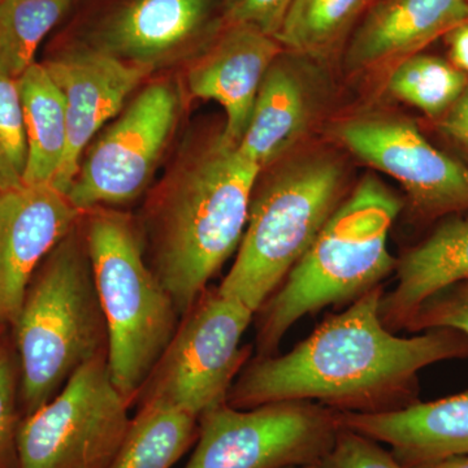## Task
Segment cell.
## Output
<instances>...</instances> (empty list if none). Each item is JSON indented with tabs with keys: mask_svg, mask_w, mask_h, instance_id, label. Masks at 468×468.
<instances>
[{
	"mask_svg": "<svg viewBox=\"0 0 468 468\" xmlns=\"http://www.w3.org/2000/svg\"><path fill=\"white\" fill-rule=\"evenodd\" d=\"M383 286L326 318L282 356H254L227 403L248 410L313 401L337 412L381 414L418 402V374L442 360L468 358V337L449 328L399 337L380 316Z\"/></svg>",
	"mask_w": 468,
	"mask_h": 468,
	"instance_id": "cell-1",
	"label": "cell"
},
{
	"mask_svg": "<svg viewBox=\"0 0 468 468\" xmlns=\"http://www.w3.org/2000/svg\"><path fill=\"white\" fill-rule=\"evenodd\" d=\"M261 171L218 134L146 206L138 224L147 261L180 318L239 249Z\"/></svg>",
	"mask_w": 468,
	"mask_h": 468,
	"instance_id": "cell-2",
	"label": "cell"
},
{
	"mask_svg": "<svg viewBox=\"0 0 468 468\" xmlns=\"http://www.w3.org/2000/svg\"><path fill=\"white\" fill-rule=\"evenodd\" d=\"M402 201L377 177L363 178L258 311L257 356H276L298 320L358 300L397 267L388 239Z\"/></svg>",
	"mask_w": 468,
	"mask_h": 468,
	"instance_id": "cell-3",
	"label": "cell"
},
{
	"mask_svg": "<svg viewBox=\"0 0 468 468\" xmlns=\"http://www.w3.org/2000/svg\"><path fill=\"white\" fill-rule=\"evenodd\" d=\"M14 326L23 418L54 399L77 369L109 353L81 218L37 268Z\"/></svg>",
	"mask_w": 468,
	"mask_h": 468,
	"instance_id": "cell-4",
	"label": "cell"
},
{
	"mask_svg": "<svg viewBox=\"0 0 468 468\" xmlns=\"http://www.w3.org/2000/svg\"><path fill=\"white\" fill-rule=\"evenodd\" d=\"M81 221L109 329L111 378L133 406L181 318L151 270L140 224L131 214L95 208Z\"/></svg>",
	"mask_w": 468,
	"mask_h": 468,
	"instance_id": "cell-5",
	"label": "cell"
},
{
	"mask_svg": "<svg viewBox=\"0 0 468 468\" xmlns=\"http://www.w3.org/2000/svg\"><path fill=\"white\" fill-rule=\"evenodd\" d=\"M343 183L337 163L311 156L254 190L236 261L218 292L257 315L341 205Z\"/></svg>",
	"mask_w": 468,
	"mask_h": 468,
	"instance_id": "cell-6",
	"label": "cell"
},
{
	"mask_svg": "<svg viewBox=\"0 0 468 468\" xmlns=\"http://www.w3.org/2000/svg\"><path fill=\"white\" fill-rule=\"evenodd\" d=\"M254 311L207 288L181 316L174 337L154 366L135 405L162 403L201 418L227 402L250 360L242 337Z\"/></svg>",
	"mask_w": 468,
	"mask_h": 468,
	"instance_id": "cell-7",
	"label": "cell"
},
{
	"mask_svg": "<svg viewBox=\"0 0 468 468\" xmlns=\"http://www.w3.org/2000/svg\"><path fill=\"white\" fill-rule=\"evenodd\" d=\"M131 408L111 378L109 353L101 354L23 418L17 468H110L131 426Z\"/></svg>",
	"mask_w": 468,
	"mask_h": 468,
	"instance_id": "cell-8",
	"label": "cell"
},
{
	"mask_svg": "<svg viewBox=\"0 0 468 468\" xmlns=\"http://www.w3.org/2000/svg\"><path fill=\"white\" fill-rule=\"evenodd\" d=\"M338 430V412L318 402H273L248 410L224 402L199 418L196 451L185 468L318 466Z\"/></svg>",
	"mask_w": 468,
	"mask_h": 468,
	"instance_id": "cell-9",
	"label": "cell"
},
{
	"mask_svg": "<svg viewBox=\"0 0 468 468\" xmlns=\"http://www.w3.org/2000/svg\"><path fill=\"white\" fill-rule=\"evenodd\" d=\"M178 113L180 94L174 84L165 80L144 88L89 150L66 193L70 203L84 214L129 205L143 196Z\"/></svg>",
	"mask_w": 468,
	"mask_h": 468,
	"instance_id": "cell-10",
	"label": "cell"
},
{
	"mask_svg": "<svg viewBox=\"0 0 468 468\" xmlns=\"http://www.w3.org/2000/svg\"><path fill=\"white\" fill-rule=\"evenodd\" d=\"M337 137L363 162L392 176L427 217L468 208V167L437 150L411 122L360 117L345 122Z\"/></svg>",
	"mask_w": 468,
	"mask_h": 468,
	"instance_id": "cell-11",
	"label": "cell"
},
{
	"mask_svg": "<svg viewBox=\"0 0 468 468\" xmlns=\"http://www.w3.org/2000/svg\"><path fill=\"white\" fill-rule=\"evenodd\" d=\"M43 66L66 104L67 153L52 183L66 194L92 138L101 126L122 112L129 95L154 70L122 60L98 46L61 52Z\"/></svg>",
	"mask_w": 468,
	"mask_h": 468,
	"instance_id": "cell-12",
	"label": "cell"
},
{
	"mask_svg": "<svg viewBox=\"0 0 468 468\" xmlns=\"http://www.w3.org/2000/svg\"><path fill=\"white\" fill-rule=\"evenodd\" d=\"M81 217L51 184L0 192V324H15L37 268Z\"/></svg>",
	"mask_w": 468,
	"mask_h": 468,
	"instance_id": "cell-13",
	"label": "cell"
},
{
	"mask_svg": "<svg viewBox=\"0 0 468 468\" xmlns=\"http://www.w3.org/2000/svg\"><path fill=\"white\" fill-rule=\"evenodd\" d=\"M282 45L276 38L246 24H233L187 70L193 97L215 101L226 111L221 138L237 144L250 122L261 81Z\"/></svg>",
	"mask_w": 468,
	"mask_h": 468,
	"instance_id": "cell-14",
	"label": "cell"
},
{
	"mask_svg": "<svg viewBox=\"0 0 468 468\" xmlns=\"http://www.w3.org/2000/svg\"><path fill=\"white\" fill-rule=\"evenodd\" d=\"M338 421L389 445L406 468H427L468 455V390L381 414L338 412Z\"/></svg>",
	"mask_w": 468,
	"mask_h": 468,
	"instance_id": "cell-15",
	"label": "cell"
},
{
	"mask_svg": "<svg viewBox=\"0 0 468 468\" xmlns=\"http://www.w3.org/2000/svg\"><path fill=\"white\" fill-rule=\"evenodd\" d=\"M212 0H132L101 30L98 48L135 66H165L202 32Z\"/></svg>",
	"mask_w": 468,
	"mask_h": 468,
	"instance_id": "cell-16",
	"label": "cell"
},
{
	"mask_svg": "<svg viewBox=\"0 0 468 468\" xmlns=\"http://www.w3.org/2000/svg\"><path fill=\"white\" fill-rule=\"evenodd\" d=\"M466 21V0H380L354 34L347 66L363 69L403 60Z\"/></svg>",
	"mask_w": 468,
	"mask_h": 468,
	"instance_id": "cell-17",
	"label": "cell"
},
{
	"mask_svg": "<svg viewBox=\"0 0 468 468\" xmlns=\"http://www.w3.org/2000/svg\"><path fill=\"white\" fill-rule=\"evenodd\" d=\"M397 285L380 301L389 331L405 329L418 307L446 286L468 280V218L446 220L397 261Z\"/></svg>",
	"mask_w": 468,
	"mask_h": 468,
	"instance_id": "cell-18",
	"label": "cell"
},
{
	"mask_svg": "<svg viewBox=\"0 0 468 468\" xmlns=\"http://www.w3.org/2000/svg\"><path fill=\"white\" fill-rule=\"evenodd\" d=\"M309 119V101L300 76L279 58L267 70L239 153L263 169L297 143Z\"/></svg>",
	"mask_w": 468,
	"mask_h": 468,
	"instance_id": "cell-19",
	"label": "cell"
},
{
	"mask_svg": "<svg viewBox=\"0 0 468 468\" xmlns=\"http://www.w3.org/2000/svg\"><path fill=\"white\" fill-rule=\"evenodd\" d=\"M26 129L27 162L24 184L54 183L67 153L66 104L42 64H33L17 80Z\"/></svg>",
	"mask_w": 468,
	"mask_h": 468,
	"instance_id": "cell-20",
	"label": "cell"
},
{
	"mask_svg": "<svg viewBox=\"0 0 468 468\" xmlns=\"http://www.w3.org/2000/svg\"><path fill=\"white\" fill-rule=\"evenodd\" d=\"M198 435L196 415L162 403L138 405L110 468H172Z\"/></svg>",
	"mask_w": 468,
	"mask_h": 468,
	"instance_id": "cell-21",
	"label": "cell"
},
{
	"mask_svg": "<svg viewBox=\"0 0 468 468\" xmlns=\"http://www.w3.org/2000/svg\"><path fill=\"white\" fill-rule=\"evenodd\" d=\"M73 0L0 2V75L20 79L36 64L43 39L61 20Z\"/></svg>",
	"mask_w": 468,
	"mask_h": 468,
	"instance_id": "cell-22",
	"label": "cell"
},
{
	"mask_svg": "<svg viewBox=\"0 0 468 468\" xmlns=\"http://www.w3.org/2000/svg\"><path fill=\"white\" fill-rule=\"evenodd\" d=\"M369 0H292L277 42L301 54H324L353 26Z\"/></svg>",
	"mask_w": 468,
	"mask_h": 468,
	"instance_id": "cell-23",
	"label": "cell"
},
{
	"mask_svg": "<svg viewBox=\"0 0 468 468\" xmlns=\"http://www.w3.org/2000/svg\"><path fill=\"white\" fill-rule=\"evenodd\" d=\"M467 86L466 73L441 58L411 55L389 79L390 92L431 117L448 112Z\"/></svg>",
	"mask_w": 468,
	"mask_h": 468,
	"instance_id": "cell-24",
	"label": "cell"
},
{
	"mask_svg": "<svg viewBox=\"0 0 468 468\" xmlns=\"http://www.w3.org/2000/svg\"><path fill=\"white\" fill-rule=\"evenodd\" d=\"M26 129L16 80L0 75V192L24 185Z\"/></svg>",
	"mask_w": 468,
	"mask_h": 468,
	"instance_id": "cell-25",
	"label": "cell"
},
{
	"mask_svg": "<svg viewBox=\"0 0 468 468\" xmlns=\"http://www.w3.org/2000/svg\"><path fill=\"white\" fill-rule=\"evenodd\" d=\"M435 328L454 329L468 337V280L446 286L427 298L405 329L419 334Z\"/></svg>",
	"mask_w": 468,
	"mask_h": 468,
	"instance_id": "cell-26",
	"label": "cell"
},
{
	"mask_svg": "<svg viewBox=\"0 0 468 468\" xmlns=\"http://www.w3.org/2000/svg\"><path fill=\"white\" fill-rule=\"evenodd\" d=\"M319 468H406L380 442L341 426Z\"/></svg>",
	"mask_w": 468,
	"mask_h": 468,
	"instance_id": "cell-27",
	"label": "cell"
},
{
	"mask_svg": "<svg viewBox=\"0 0 468 468\" xmlns=\"http://www.w3.org/2000/svg\"><path fill=\"white\" fill-rule=\"evenodd\" d=\"M18 414L16 374L7 351L0 349V468H17Z\"/></svg>",
	"mask_w": 468,
	"mask_h": 468,
	"instance_id": "cell-28",
	"label": "cell"
},
{
	"mask_svg": "<svg viewBox=\"0 0 468 468\" xmlns=\"http://www.w3.org/2000/svg\"><path fill=\"white\" fill-rule=\"evenodd\" d=\"M292 0H226L228 26L246 24L276 38Z\"/></svg>",
	"mask_w": 468,
	"mask_h": 468,
	"instance_id": "cell-29",
	"label": "cell"
},
{
	"mask_svg": "<svg viewBox=\"0 0 468 468\" xmlns=\"http://www.w3.org/2000/svg\"><path fill=\"white\" fill-rule=\"evenodd\" d=\"M440 128L449 138L468 149V85L442 117Z\"/></svg>",
	"mask_w": 468,
	"mask_h": 468,
	"instance_id": "cell-30",
	"label": "cell"
},
{
	"mask_svg": "<svg viewBox=\"0 0 468 468\" xmlns=\"http://www.w3.org/2000/svg\"><path fill=\"white\" fill-rule=\"evenodd\" d=\"M449 37L452 64L468 73V21L446 34Z\"/></svg>",
	"mask_w": 468,
	"mask_h": 468,
	"instance_id": "cell-31",
	"label": "cell"
},
{
	"mask_svg": "<svg viewBox=\"0 0 468 468\" xmlns=\"http://www.w3.org/2000/svg\"><path fill=\"white\" fill-rule=\"evenodd\" d=\"M427 468H468V455L449 458V460L439 462V463Z\"/></svg>",
	"mask_w": 468,
	"mask_h": 468,
	"instance_id": "cell-32",
	"label": "cell"
},
{
	"mask_svg": "<svg viewBox=\"0 0 468 468\" xmlns=\"http://www.w3.org/2000/svg\"><path fill=\"white\" fill-rule=\"evenodd\" d=\"M289 468H319L318 466H300V467H289Z\"/></svg>",
	"mask_w": 468,
	"mask_h": 468,
	"instance_id": "cell-33",
	"label": "cell"
},
{
	"mask_svg": "<svg viewBox=\"0 0 468 468\" xmlns=\"http://www.w3.org/2000/svg\"><path fill=\"white\" fill-rule=\"evenodd\" d=\"M0 325H2V324H0ZM0 349H2V346H0Z\"/></svg>",
	"mask_w": 468,
	"mask_h": 468,
	"instance_id": "cell-34",
	"label": "cell"
},
{
	"mask_svg": "<svg viewBox=\"0 0 468 468\" xmlns=\"http://www.w3.org/2000/svg\"><path fill=\"white\" fill-rule=\"evenodd\" d=\"M466 2H468V0H466Z\"/></svg>",
	"mask_w": 468,
	"mask_h": 468,
	"instance_id": "cell-35",
	"label": "cell"
},
{
	"mask_svg": "<svg viewBox=\"0 0 468 468\" xmlns=\"http://www.w3.org/2000/svg\"><path fill=\"white\" fill-rule=\"evenodd\" d=\"M0 2H2V0H0Z\"/></svg>",
	"mask_w": 468,
	"mask_h": 468,
	"instance_id": "cell-36",
	"label": "cell"
}]
</instances>
